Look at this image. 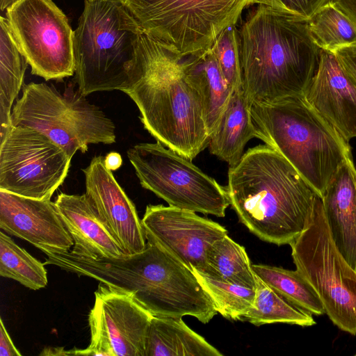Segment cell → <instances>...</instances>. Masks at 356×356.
Segmentation results:
<instances>
[{
    "instance_id": "cell-11",
    "label": "cell",
    "mask_w": 356,
    "mask_h": 356,
    "mask_svg": "<svg viewBox=\"0 0 356 356\" xmlns=\"http://www.w3.org/2000/svg\"><path fill=\"white\" fill-rule=\"evenodd\" d=\"M72 158L41 132L12 126L0 140V190L51 200L67 176Z\"/></svg>"
},
{
    "instance_id": "cell-15",
    "label": "cell",
    "mask_w": 356,
    "mask_h": 356,
    "mask_svg": "<svg viewBox=\"0 0 356 356\" xmlns=\"http://www.w3.org/2000/svg\"><path fill=\"white\" fill-rule=\"evenodd\" d=\"M0 229L45 253L70 252L74 241L51 200H38L0 190Z\"/></svg>"
},
{
    "instance_id": "cell-35",
    "label": "cell",
    "mask_w": 356,
    "mask_h": 356,
    "mask_svg": "<svg viewBox=\"0 0 356 356\" xmlns=\"http://www.w3.org/2000/svg\"><path fill=\"white\" fill-rule=\"evenodd\" d=\"M17 0H0V7L2 10L7 9Z\"/></svg>"
},
{
    "instance_id": "cell-10",
    "label": "cell",
    "mask_w": 356,
    "mask_h": 356,
    "mask_svg": "<svg viewBox=\"0 0 356 356\" xmlns=\"http://www.w3.org/2000/svg\"><path fill=\"white\" fill-rule=\"evenodd\" d=\"M6 10L15 40L33 74L49 81L75 73L74 31L51 0H17Z\"/></svg>"
},
{
    "instance_id": "cell-31",
    "label": "cell",
    "mask_w": 356,
    "mask_h": 356,
    "mask_svg": "<svg viewBox=\"0 0 356 356\" xmlns=\"http://www.w3.org/2000/svg\"><path fill=\"white\" fill-rule=\"evenodd\" d=\"M334 54L342 71L356 87V43L341 47Z\"/></svg>"
},
{
    "instance_id": "cell-2",
    "label": "cell",
    "mask_w": 356,
    "mask_h": 356,
    "mask_svg": "<svg viewBox=\"0 0 356 356\" xmlns=\"http://www.w3.org/2000/svg\"><path fill=\"white\" fill-rule=\"evenodd\" d=\"M184 57L143 31L139 61L122 92L136 104L144 128L156 141L192 161L208 147L210 135Z\"/></svg>"
},
{
    "instance_id": "cell-24",
    "label": "cell",
    "mask_w": 356,
    "mask_h": 356,
    "mask_svg": "<svg viewBox=\"0 0 356 356\" xmlns=\"http://www.w3.org/2000/svg\"><path fill=\"white\" fill-rule=\"evenodd\" d=\"M257 277L256 296L253 307L241 318L260 326L272 323H286L302 327L316 324L311 314L293 305Z\"/></svg>"
},
{
    "instance_id": "cell-32",
    "label": "cell",
    "mask_w": 356,
    "mask_h": 356,
    "mask_svg": "<svg viewBox=\"0 0 356 356\" xmlns=\"http://www.w3.org/2000/svg\"><path fill=\"white\" fill-rule=\"evenodd\" d=\"M18 349L14 345L3 322L0 318V356H21Z\"/></svg>"
},
{
    "instance_id": "cell-12",
    "label": "cell",
    "mask_w": 356,
    "mask_h": 356,
    "mask_svg": "<svg viewBox=\"0 0 356 356\" xmlns=\"http://www.w3.org/2000/svg\"><path fill=\"white\" fill-rule=\"evenodd\" d=\"M153 316L135 291L100 283L88 316L90 343L72 350V355L145 356Z\"/></svg>"
},
{
    "instance_id": "cell-27",
    "label": "cell",
    "mask_w": 356,
    "mask_h": 356,
    "mask_svg": "<svg viewBox=\"0 0 356 356\" xmlns=\"http://www.w3.org/2000/svg\"><path fill=\"white\" fill-rule=\"evenodd\" d=\"M44 263L19 247L2 231L0 232V275L14 280L24 286L38 290L47 284Z\"/></svg>"
},
{
    "instance_id": "cell-1",
    "label": "cell",
    "mask_w": 356,
    "mask_h": 356,
    "mask_svg": "<svg viewBox=\"0 0 356 356\" xmlns=\"http://www.w3.org/2000/svg\"><path fill=\"white\" fill-rule=\"evenodd\" d=\"M239 220L261 240L290 245L306 229L318 193L278 152L248 149L230 166L226 186Z\"/></svg>"
},
{
    "instance_id": "cell-19",
    "label": "cell",
    "mask_w": 356,
    "mask_h": 356,
    "mask_svg": "<svg viewBox=\"0 0 356 356\" xmlns=\"http://www.w3.org/2000/svg\"><path fill=\"white\" fill-rule=\"evenodd\" d=\"M253 138L256 136L250 103L240 87L233 90L228 104L210 135L207 147L211 154L232 166L240 161L246 144Z\"/></svg>"
},
{
    "instance_id": "cell-29",
    "label": "cell",
    "mask_w": 356,
    "mask_h": 356,
    "mask_svg": "<svg viewBox=\"0 0 356 356\" xmlns=\"http://www.w3.org/2000/svg\"><path fill=\"white\" fill-rule=\"evenodd\" d=\"M239 47V34L235 25L224 29L211 47L222 74L232 90L242 87Z\"/></svg>"
},
{
    "instance_id": "cell-28",
    "label": "cell",
    "mask_w": 356,
    "mask_h": 356,
    "mask_svg": "<svg viewBox=\"0 0 356 356\" xmlns=\"http://www.w3.org/2000/svg\"><path fill=\"white\" fill-rule=\"evenodd\" d=\"M211 298L216 310L224 318L241 321L253 307L255 289L227 283L193 270Z\"/></svg>"
},
{
    "instance_id": "cell-25",
    "label": "cell",
    "mask_w": 356,
    "mask_h": 356,
    "mask_svg": "<svg viewBox=\"0 0 356 356\" xmlns=\"http://www.w3.org/2000/svg\"><path fill=\"white\" fill-rule=\"evenodd\" d=\"M255 275L293 305L316 316L325 313L323 305L309 282L296 269L252 264Z\"/></svg>"
},
{
    "instance_id": "cell-14",
    "label": "cell",
    "mask_w": 356,
    "mask_h": 356,
    "mask_svg": "<svg viewBox=\"0 0 356 356\" xmlns=\"http://www.w3.org/2000/svg\"><path fill=\"white\" fill-rule=\"evenodd\" d=\"M85 175L86 195L92 207L124 254L143 252L147 239L135 205L104 163V157L92 158L82 170Z\"/></svg>"
},
{
    "instance_id": "cell-18",
    "label": "cell",
    "mask_w": 356,
    "mask_h": 356,
    "mask_svg": "<svg viewBox=\"0 0 356 356\" xmlns=\"http://www.w3.org/2000/svg\"><path fill=\"white\" fill-rule=\"evenodd\" d=\"M321 198L333 241L356 270V168L352 159L339 168Z\"/></svg>"
},
{
    "instance_id": "cell-9",
    "label": "cell",
    "mask_w": 356,
    "mask_h": 356,
    "mask_svg": "<svg viewBox=\"0 0 356 356\" xmlns=\"http://www.w3.org/2000/svg\"><path fill=\"white\" fill-rule=\"evenodd\" d=\"M127 157L140 184L169 206L224 217L229 206L226 187L191 160L161 143H142L129 149Z\"/></svg>"
},
{
    "instance_id": "cell-33",
    "label": "cell",
    "mask_w": 356,
    "mask_h": 356,
    "mask_svg": "<svg viewBox=\"0 0 356 356\" xmlns=\"http://www.w3.org/2000/svg\"><path fill=\"white\" fill-rule=\"evenodd\" d=\"M334 3L356 26V0H335Z\"/></svg>"
},
{
    "instance_id": "cell-23",
    "label": "cell",
    "mask_w": 356,
    "mask_h": 356,
    "mask_svg": "<svg viewBox=\"0 0 356 356\" xmlns=\"http://www.w3.org/2000/svg\"><path fill=\"white\" fill-rule=\"evenodd\" d=\"M208 276L252 289L257 277L243 246L225 235L215 241L207 252Z\"/></svg>"
},
{
    "instance_id": "cell-16",
    "label": "cell",
    "mask_w": 356,
    "mask_h": 356,
    "mask_svg": "<svg viewBox=\"0 0 356 356\" xmlns=\"http://www.w3.org/2000/svg\"><path fill=\"white\" fill-rule=\"evenodd\" d=\"M305 97L346 141L356 137V87L333 52L321 49L318 67Z\"/></svg>"
},
{
    "instance_id": "cell-6",
    "label": "cell",
    "mask_w": 356,
    "mask_h": 356,
    "mask_svg": "<svg viewBox=\"0 0 356 356\" xmlns=\"http://www.w3.org/2000/svg\"><path fill=\"white\" fill-rule=\"evenodd\" d=\"M13 126L34 129L47 136L71 157L85 153L90 144L116 141L115 126L100 108L79 89L63 92L46 83L24 84L11 113Z\"/></svg>"
},
{
    "instance_id": "cell-8",
    "label": "cell",
    "mask_w": 356,
    "mask_h": 356,
    "mask_svg": "<svg viewBox=\"0 0 356 356\" xmlns=\"http://www.w3.org/2000/svg\"><path fill=\"white\" fill-rule=\"evenodd\" d=\"M143 31L182 56L210 48L257 0H124Z\"/></svg>"
},
{
    "instance_id": "cell-4",
    "label": "cell",
    "mask_w": 356,
    "mask_h": 356,
    "mask_svg": "<svg viewBox=\"0 0 356 356\" xmlns=\"http://www.w3.org/2000/svg\"><path fill=\"white\" fill-rule=\"evenodd\" d=\"M257 138L282 155L321 197L350 147L306 100L290 97L250 104Z\"/></svg>"
},
{
    "instance_id": "cell-7",
    "label": "cell",
    "mask_w": 356,
    "mask_h": 356,
    "mask_svg": "<svg viewBox=\"0 0 356 356\" xmlns=\"http://www.w3.org/2000/svg\"><path fill=\"white\" fill-rule=\"evenodd\" d=\"M296 270L318 294L330 321L356 334V270L337 248L317 195L306 229L290 244Z\"/></svg>"
},
{
    "instance_id": "cell-13",
    "label": "cell",
    "mask_w": 356,
    "mask_h": 356,
    "mask_svg": "<svg viewBox=\"0 0 356 356\" xmlns=\"http://www.w3.org/2000/svg\"><path fill=\"white\" fill-rule=\"evenodd\" d=\"M141 221L147 242L204 275L209 273L207 250L227 234L225 227L194 211L162 204L147 205Z\"/></svg>"
},
{
    "instance_id": "cell-22",
    "label": "cell",
    "mask_w": 356,
    "mask_h": 356,
    "mask_svg": "<svg viewBox=\"0 0 356 356\" xmlns=\"http://www.w3.org/2000/svg\"><path fill=\"white\" fill-rule=\"evenodd\" d=\"M29 63L17 44L7 18L0 19V140L12 127V106L24 84Z\"/></svg>"
},
{
    "instance_id": "cell-3",
    "label": "cell",
    "mask_w": 356,
    "mask_h": 356,
    "mask_svg": "<svg viewBox=\"0 0 356 356\" xmlns=\"http://www.w3.org/2000/svg\"><path fill=\"white\" fill-rule=\"evenodd\" d=\"M238 34L242 88L250 104L305 96L321 53L307 20L259 4Z\"/></svg>"
},
{
    "instance_id": "cell-26",
    "label": "cell",
    "mask_w": 356,
    "mask_h": 356,
    "mask_svg": "<svg viewBox=\"0 0 356 356\" xmlns=\"http://www.w3.org/2000/svg\"><path fill=\"white\" fill-rule=\"evenodd\" d=\"M307 26L314 43L323 50L334 52L356 43V26L334 3L318 10Z\"/></svg>"
},
{
    "instance_id": "cell-36",
    "label": "cell",
    "mask_w": 356,
    "mask_h": 356,
    "mask_svg": "<svg viewBox=\"0 0 356 356\" xmlns=\"http://www.w3.org/2000/svg\"><path fill=\"white\" fill-rule=\"evenodd\" d=\"M355 355L356 356V353L355 354Z\"/></svg>"
},
{
    "instance_id": "cell-30",
    "label": "cell",
    "mask_w": 356,
    "mask_h": 356,
    "mask_svg": "<svg viewBox=\"0 0 356 356\" xmlns=\"http://www.w3.org/2000/svg\"><path fill=\"white\" fill-rule=\"evenodd\" d=\"M335 0H257V3L270 6L301 19L309 20L323 6Z\"/></svg>"
},
{
    "instance_id": "cell-5",
    "label": "cell",
    "mask_w": 356,
    "mask_h": 356,
    "mask_svg": "<svg viewBox=\"0 0 356 356\" xmlns=\"http://www.w3.org/2000/svg\"><path fill=\"white\" fill-rule=\"evenodd\" d=\"M143 33L124 0H86L74 31L75 79L82 95L127 86L140 59Z\"/></svg>"
},
{
    "instance_id": "cell-20",
    "label": "cell",
    "mask_w": 356,
    "mask_h": 356,
    "mask_svg": "<svg viewBox=\"0 0 356 356\" xmlns=\"http://www.w3.org/2000/svg\"><path fill=\"white\" fill-rule=\"evenodd\" d=\"M186 74L197 90L202 102L209 135L216 126L230 99V88L211 49L184 57Z\"/></svg>"
},
{
    "instance_id": "cell-17",
    "label": "cell",
    "mask_w": 356,
    "mask_h": 356,
    "mask_svg": "<svg viewBox=\"0 0 356 356\" xmlns=\"http://www.w3.org/2000/svg\"><path fill=\"white\" fill-rule=\"evenodd\" d=\"M55 204L74 241L71 253L92 259L126 256L85 193H60Z\"/></svg>"
},
{
    "instance_id": "cell-21",
    "label": "cell",
    "mask_w": 356,
    "mask_h": 356,
    "mask_svg": "<svg viewBox=\"0 0 356 356\" xmlns=\"http://www.w3.org/2000/svg\"><path fill=\"white\" fill-rule=\"evenodd\" d=\"M181 318L153 316L147 334L145 356H222Z\"/></svg>"
},
{
    "instance_id": "cell-34",
    "label": "cell",
    "mask_w": 356,
    "mask_h": 356,
    "mask_svg": "<svg viewBox=\"0 0 356 356\" xmlns=\"http://www.w3.org/2000/svg\"><path fill=\"white\" fill-rule=\"evenodd\" d=\"M121 156L117 152H110L104 157V163L111 170H114L120 168L122 165Z\"/></svg>"
}]
</instances>
